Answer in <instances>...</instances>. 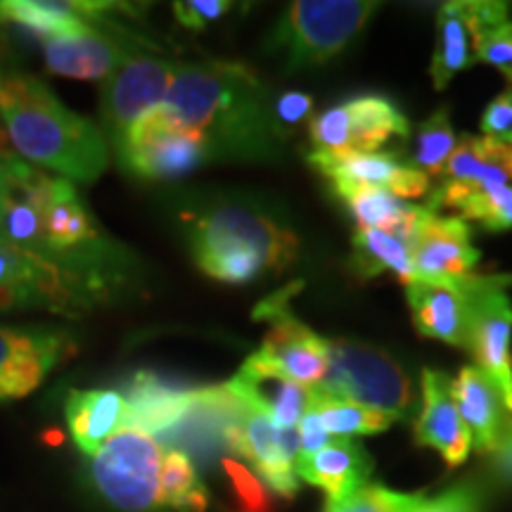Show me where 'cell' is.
Returning a JSON list of instances; mask_svg holds the SVG:
<instances>
[{
	"mask_svg": "<svg viewBox=\"0 0 512 512\" xmlns=\"http://www.w3.org/2000/svg\"><path fill=\"white\" fill-rule=\"evenodd\" d=\"M0 119L17 157L67 181L93 183L110 164V145L95 124L62 105L36 76L0 64Z\"/></svg>",
	"mask_w": 512,
	"mask_h": 512,
	"instance_id": "obj_2",
	"label": "cell"
},
{
	"mask_svg": "<svg viewBox=\"0 0 512 512\" xmlns=\"http://www.w3.org/2000/svg\"><path fill=\"white\" fill-rule=\"evenodd\" d=\"M439 183L512 188V143L486 136H463L446 162Z\"/></svg>",
	"mask_w": 512,
	"mask_h": 512,
	"instance_id": "obj_26",
	"label": "cell"
},
{
	"mask_svg": "<svg viewBox=\"0 0 512 512\" xmlns=\"http://www.w3.org/2000/svg\"><path fill=\"white\" fill-rule=\"evenodd\" d=\"M114 147L121 166L140 181H176L211 159L207 138L164 105L136 121Z\"/></svg>",
	"mask_w": 512,
	"mask_h": 512,
	"instance_id": "obj_6",
	"label": "cell"
},
{
	"mask_svg": "<svg viewBox=\"0 0 512 512\" xmlns=\"http://www.w3.org/2000/svg\"><path fill=\"white\" fill-rule=\"evenodd\" d=\"M57 330L0 328V401L22 399L46 380L64 356L72 354Z\"/></svg>",
	"mask_w": 512,
	"mask_h": 512,
	"instance_id": "obj_17",
	"label": "cell"
},
{
	"mask_svg": "<svg viewBox=\"0 0 512 512\" xmlns=\"http://www.w3.org/2000/svg\"><path fill=\"white\" fill-rule=\"evenodd\" d=\"M477 62H486L496 67L505 79L512 83V22L498 24V27L484 31L475 48Z\"/></svg>",
	"mask_w": 512,
	"mask_h": 512,
	"instance_id": "obj_37",
	"label": "cell"
},
{
	"mask_svg": "<svg viewBox=\"0 0 512 512\" xmlns=\"http://www.w3.org/2000/svg\"><path fill=\"white\" fill-rule=\"evenodd\" d=\"M453 396L472 434V448L479 453H494L512 415L501 389L477 366H465L453 380Z\"/></svg>",
	"mask_w": 512,
	"mask_h": 512,
	"instance_id": "obj_23",
	"label": "cell"
},
{
	"mask_svg": "<svg viewBox=\"0 0 512 512\" xmlns=\"http://www.w3.org/2000/svg\"><path fill=\"white\" fill-rule=\"evenodd\" d=\"M508 411L512 413V396H510V403H508Z\"/></svg>",
	"mask_w": 512,
	"mask_h": 512,
	"instance_id": "obj_49",
	"label": "cell"
},
{
	"mask_svg": "<svg viewBox=\"0 0 512 512\" xmlns=\"http://www.w3.org/2000/svg\"><path fill=\"white\" fill-rule=\"evenodd\" d=\"M43 235H46L48 254H67L95 240V226L88 211L76 197L72 183H67L60 195L50 202L43 214Z\"/></svg>",
	"mask_w": 512,
	"mask_h": 512,
	"instance_id": "obj_31",
	"label": "cell"
},
{
	"mask_svg": "<svg viewBox=\"0 0 512 512\" xmlns=\"http://www.w3.org/2000/svg\"><path fill=\"white\" fill-rule=\"evenodd\" d=\"M46 46V69L50 74L67 76L79 81H100L114 74V69L131 53V36L121 27L105 22H91L79 34L57 36L43 43Z\"/></svg>",
	"mask_w": 512,
	"mask_h": 512,
	"instance_id": "obj_14",
	"label": "cell"
},
{
	"mask_svg": "<svg viewBox=\"0 0 512 512\" xmlns=\"http://www.w3.org/2000/svg\"><path fill=\"white\" fill-rule=\"evenodd\" d=\"M430 211L451 209L458 219L475 221L486 230L512 228V188H479L463 183H439L425 204Z\"/></svg>",
	"mask_w": 512,
	"mask_h": 512,
	"instance_id": "obj_27",
	"label": "cell"
},
{
	"mask_svg": "<svg viewBox=\"0 0 512 512\" xmlns=\"http://www.w3.org/2000/svg\"><path fill=\"white\" fill-rule=\"evenodd\" d=\"M482 133L486 138L512 143V83L489 102L482 114Z\"/></svg>",
	"mask_w": 512,
	"mask_h": 512,
	"instance_id": "obj_42",
	"label": "cell"
},
{
	"mask_svg": "<svg viewBox=\"0 0 512 512\" xmlns=\"http://www.w3.org/2000/svg\"><path fill=\"white\" fill-rule=\"evenodd\" d=\"M328 373L318 392L354 401L394 420H413L418 392L413 377L392 354L354 339H328Z\"/></svg>",
	"mask_w": 512,
	"mask_h": 512,
	"instance_id": "obj_5",
	"label": "cell"
},
{
	"mask_svg": "<svg viewBox=\"0 0 512 512\" xmlns=\"http://www.w3.org/2000/svg\"><path fill=\"white\" fill-rule=\"evenodd\" d=\"M313 112V98L306 93H283L278 100L273 102V117L275 126H278L280 136L287 138L302 121L311 119Z\"/></svg>",
	"mask_w": 512,
	"mask_h": 512,
	"instance_id": "obj_41",
	"label": "cell"
},
{
	"mask_svg": "<svg viewBox=\"0 0 512 512\" xmlns=\"http://www.w3.org/2000/svg\"><path fill=\"white\" fill-rule=\"evenodd\" d=\"M230 392L247 406L273 418L280 430H292L311 408L313 389L294 382L264 358L252 354L228 382Z\"/></svg>",
	"mask_w": 512,
	"mask_h": 512,
	"instance_id": "obj_19",
	"label": "cell"
},
{
	"mask_svg": "<svg viewBox=\"0 0 512 512\" xmlns=\"http://www.w3.org/2000/svg\"><path fill=\"white\" fill-rule=\"evenodd\" d=\"M297 432H299V441H302V453H299V456H309V453H316L332 441V437L328 432H325L323 422H320L318 413L313 411V408H309V411L304 413L302 422L297 425Z\"/></svg>",
	"mask_w": 512,
	"mask_h": 512,
	"instance_id": "obj_43",
	"label": "cell"
},
{
	"mask_svg": "<svg viewBox=\"0 0 512 512\" xmlns=\"http://www.w3.org/2000/svg\"><path fill=\"white\" fill-rule=\"evenodd\" d=\"M351 128V152H380L392 138L406 140L411 133V121L406 119L392 100L380 95L344 102Z\"/></svg>",
	"mask_w": 512,
	"mask_h": 512,
	"instance_id": "obj_28",
	"label": "cell"
},
{
	"mask_svg": "<svg viewBox=\"0 0 512 512\" xmlns=\"http://www.w3.org/2000/svg\"><path fill=\"white\" fill-rule=\"evenodd\" d=\"M67 273L55 256L31 252L0 238V311L48 306L67 311L76 304Z\"/></svg>",
	"mask_w": 512,
	"mask_h": 512,
	"instance_id": "obj_12",
	"label": "cell"
},
{
	"mask_svg": "<svg viewBox=\"0 0 512 512\" xmlns=\"http://www.w3.org/2000/svg\"><path fill=\"white\" fill-rule=\"evenodd\" d=\"M422 503V494H401L384 484H366L354 496L328 503L325 512H418Z\"/></svg>",
	"mask_w": 512,
	"mask_h": 512,
	"instance_id": "obj_36",
	"label": "cell"
},
{
	"mask_svg": "<svg viewBox=\"0 0 512 512\" xmlns=\"http://www.w3.org/2000/svg\"><path fill=\"white\" fill-rule=\"evenodd\" d=\"M48 441H50V444H62V434L60 432H50Z\"/></svg>",
	"mask_w": 512,
	"mask_h": 512,
	"instance_id": "obj_48",
	"label": "cell"
},
{
	"mask_svg": "<svg viewBox=\"0 0 512 512\" xmlns=\"http://www.w3.org/2000/svg\"><path fill=\"white\" fill-rule=\"evenodd\" d=\"M0 238L31 252L48 254L46 235H43V216L31 207L27 197L8 181L0 195Z\"/></svg>",
	"mask_w": 512,
	"mask_h": 512,
	"instance_id": "obj_34",
	"label": "cell"
},
{
	"mask_svg": "<svg viewBox=\"0 0 512 512\" xmlns=\"http://www.w3.org/2000/svg\"><path fill=\"white\" fill-rule=\"evenodd\" d=\"M195 389H183L162 377L140 370L131 377L124 401L126 415L121 427H136L155 439H164L188 415Z\"/></svg>",
	"mask_w": 512,
	"mask_h": 512,
	"instance_id": "obj_20",
	"label": "cell"
},
{
	"mask_svg": "<svg viewBox=\"0 0 512 512\" xmlns=\"http://www.w3.org/2000/svg\"><path fill=\"white\" fill-rule=\"evenodd\" d=\"M335 192L339 200L347 204L358 228H375L392 233L396 238L411 240L415 230L427 216V207L399 200L384 188H370V185H337Z\"/></svg>",
	"mask_w": 512,
	"mask_h": 512,
	"instance_id": "obj_24",
	"label": "cell"
},
{
	"mask_svg": "<svg viewBox=\"0 0 512 512\" xmlns=\"http://www.w3.org/2000/svg\"><path fill=\"white\" fill-rule=\"evenodd\" d=\"M221 439L230 451L249 460L273 491L285 498L297 494L299 477L294 460L285 453L283 434L273 418L242 401L240 413L223 427Z\"/></svg>",
	"mask_w": 512,
	"mask_h": 512,
	"instance_id": "obj_15",
	"label": "cell"
},
{
	"mask_svg": "<svg viewBox=\"0 0 512 512\" xmlns=\"http://www.w3.org/2000/svg\"><path fill=\"white\" fill-rule=\"evenodd\" d=\"M456 145L458 140L451 126V114H448V107H441L420 124L418 138H415L413 145V157L408 164L425 176L439 178L444 174L446 162L451 159Z\"/></svg>",
	"mask_w": 512,
	"mask_h": 512,
	"instance_id": "obj_35",
	"label": "cell"
},
{
	"mask_svg": "<svg viewBox=\"0 0 512 512\" xmlns=\"http://www.w3.org/2000/svg\"><path fill=\"white\" fill-rule=\"evenodd\" d=\"M294 290H299V285L271 294L254 309V320H268L271 325L259 351L254 354L285 373L290 380L313 389L328 373V339L316 335L294 316L290 309Z\"/></svg>",
	"mask_w": 512,
	"mask_h": 512,
	"instance_id": "obj_9",
	"label": "cell"
},
{
	"mask_svg": "<svg viewBox=\"0 0 512 512\" xmlns=\"http://www.w3.org/2000/svg\"><path fill=\"white\" fill-rule=\"evenodd\" d=\"M422 408L415 420V441L434 448L448 467L463 465L472 451V434L453 396V380L441 370L425 368L420 375Z\"/></svg>",
	"mask_w": 512,
	"mask_h": 512,
	"instance_id": "obj_18",
	"label": "cell"
},
{
	"mask_svg": "<svg viewBox=\"0 0 512 512\" xmlns=\"http://www.w3.org/2000/svg\"><path fill=\"white\" fill-rule=\"evenodd\" d=\"M15 157V155H12ZM12 157H0V195H3L5 188H8L10 181V159Z\"/></svg>",
	"mask_w": 512,
	"mask_h": 512,
	"instance_id": "obj_46",
	"label": "cell"
},
{
	"mask_svg": "<svg viewBox=\"0 0 512 512\" xmlns=\"http://www.w3.org/2000/svg\"><path fill=\"white\" fill-rule=\"evenodd\" d=\"M311 408L318 413L320 422H323L325 432L332 439H354L366 437V434H380L387 432L394 425V418L384 415L373 408L361 406V403L335 399L318 389H313Z\"/></svg>",
	"mask_w": 512,
	"mask_h": 512,
	"instance_id": "obj_33",
	"label": "cell"
},
{
	"mask_svg": "<svg viewBox=\"0 0 512 512\" xmlns=\"http://www.w3.org/2000/svg\"><path fill=\"white\" fill-rule=\"evenodd\" d=\"M190 252L200 271L228 285L280 273L297 259L299 240L283 223L245 204H219L192 221Z\"/></svg>",
	"mask_w": 512,
	"mask_h": 512,
	"instance_id": "obj_3",
	"label": "cell"
},
{
	"mask_svg": "<svg viewBox=\"0 0 512 512\" xmlns=\"http://www.w3.org/2000/svg\"><path fill=\"white\" fill-rule=\"evenodd\" d=\"M510 5L498 0H451L437 15V50L432 57V81L444 91L458 72L477 62L475 48L484 31L508 22Z\"/></svg>",
	"mask_w": 512,
	"mask_h": 512,
	"instance_id": "obj_11",
	"label": "cell"
},
{
	"mask_svg": "<svg viewBox=\"0 0 512 512\" xmlns=\"http://www.w3.org/2000/svg\"><path fill=\"white\" fill-rule=\"evenodd\" d=\"M311 166L335 185H370L384 188L399 200H418L430 192V176L411 164L396 162L389 152H311Z\"/></svg>",
	"mask_w": 512,
	"mask_h": 512,
	"instance_id": "obj_16",
	"label": "cell"
},
{
	"mask_svg": "<svg viewBox=\"0 0 512 512\" xmlns=\"http://www.w3.org/2000/svg\"><path fill=\"white\" fill-rule=\"evenodd\" d=\"M174 76V62L138 50V53L128 55L114 69V74L102 81L100 110L112 143H117L145 114L164 105Z\"/></svg>",
	"mask_w": 512,
	"mask_h": 512,
	"instance_id": "obj_10",
	"label": "cell"
},
{
	"mask_svg": "<svg viewBox=\"0 0 512 512\" xmlns=\"http://www.w3.org/2000/svg\"><path fill=\"white\" fill-rule=\"evenodd\" d=\"M93 19L83 17L74 3L53 0H0V24H17L38 41L79 34Z\"/></svg>",
	"mask_w": 512,
	"mask_h": 512,
	"instance_id": "obj_29",
	"label": "cell"
},
{
	"mask_svg": "<svg viewBox=\"0 0 512 512\" xmlns=\"http://www.w3.org/2000/svg\"><path fill=\"white\" fill-rule=\"evenodd\" d=\"M377 10L373 0H297L278 17L266 50L285 57L287 72L318 67L342 55Z\"/></svg>",
	"mask_w": 512,
	"mask_h": 512,
	"instance_id": "obj_4",
	"label": "cell"
},
{
	"mask_svg": "<svg viewBox=\"0 0 512 512\" xmlns=\"http://www.w3.org/2000/svg\"><path fill=\"white\" fill-rule=\"evenodd\" d=\"M223 470H226L230 482H233L235 494H238L240 503L245 505L249 512H268V496H266L264 484L252 475L249 467H245L233 458H226L223 460Z\"/></svg>",
	"mask_w": 512,
	"mask_h": 512,
	"instance_id": "obj_38",
	"label": "cell"
},
{
	"mask_svg": "<svg viewBox=\"0 0 512 512\" xmlns=\"http://www.w3.org/2000/svg\"><path fill=\"white\" fill-rule=\"evenodd\" d=\"M164 107L207 138L211 157L271 159L285 143L266 86L245 64H178Z\"/></svg>",
	"mask_w": 512,
	"mask_h": 512,
	"instance_id": "obj_1",
	"label": "cell"
},
{
	"mask_svg": "<svg viewBox=\"0 0 512 512\" xmlns=\"http://www.w3.org/2000/svg\"><path fill=\"white\" fill-rule=\"evenodd\" d=\"M470 238L472 233L467 221L427 211L415 235L408 240L415 280L451 285L472 275L479 252Z\"/></svg>",
	"mask_w": 512,
	"mask_h": 512,
	"instance_id": "obj_13",
	"label": "cell"
},
{
	"mask_svg": "<svg viewBox=\"0 0 512 512\" xmlns=\"http://www.w3.org/2000/svg\"><path fill=\"white\" fill-rule=\"evenodd\" d=\"M297 477L328 494V503L354 496L373 475V458L354 439H332L328 446L294 463Z\"/></svg>",
	"mask_w": 512,
	"mask_h": 512,
	"instance_id": "obj_21",
	"label": "cell"
},
{
	"mask_svg": "<svg viewBox=\"0 0 512 512\" xmlns=\"http://www.w3.org/2000/svg\"><path fill=\"white\" fill-rule=\"evenodd\" d=\"M408 306H411L413 325L422 337L439 339L451 347L467 351V294L463 280L451 285L413 280L406 285Z\"/></svg>",
	"mask_w": 512,
	"mask_h": 512,
	"instance_id": "obj_22",
	"label": "cell"
},
{
	"mask_svg": "<svg viewBox=\"0 0 512 512\" xmlns=\"http://www.w3.org/2000/svg\"><path fill=\"white\" fill-rule=\"evenodd\" d=\"M233 10L228 0H178L174 3V15L185 29L202 31L207 24L226 17Z\"/></svg>",
	"mask_w": 512,
	"mask_h": 512,
	"instance_id": "obj_39",
	"label": "cell"
},
{
	"mask_svg": "<svg viewBox=\"0 0 512 512\" xmlns=\"http://www.w3.org/2000/svg\"><path fill=\"white\" fill-rule=\"evenodd\" d=\"M508 278L501 275H467L463 287L467 294V351L477 368L501 389L505 406L512 396V302L508 297Z\"/></svg>",
	"mask_w": 512,
	"mask_h": 512,
	"instance_id": "obj_8",
	"label": "cell"
},
{
	"mask_svg": "<svg viewBox=\"0 0 512 512\" xmlns=\"http://www.w3.org/2000/svg\"><path fill=\"white\" fill-rule=\"evenodd\" d=\"M91 458L93 484L107 503L121 512L157 508L164 453L155 437L119 427Z\"/></svg>",
	"mask_w": 512,
	"mask_h": 512,
	"instance_id": "obj_7",
	"label": "cell"
},
{
	"mask_svg": "<svg viewBox=\"0 0 512 512\" xmlns=\"http://www.w3.org/2000/svg\"><path fill=\"white\" fill-rule=\"evenodd\" d=\"M69 432L86 456H95L100 446L124 425V394L112 389H72L64 403Z\"/></svg>",
	"mask_w": 512,
	"mask_h": 512,
	"instance_id": "obj_25",
	"label": "cell"
},
{
	"mask_svg": "<svg viewBox=\"0 0 512 512\" xmlns=\"http://www.w3.org/2000/svg\"><path fill=\"white\" fill-rule=\"evenodd\" d=\"M12 155H15V150H12L8 128H5L3 121H0V157H12Z\"/></svg>",
	"mask_w": 512,
	"mask_h": 512,
	"instance_id": "obj_45",
	"label": "cell"
},
{
	"mask_svg": "<svg viewBox=\"0 0 512 512\" xmlns=\"http://www.w3.org/2000/svg\"><path fill=\"white\" fill-rule=\"evenodd\" d=\"M5 55H8V43H5V36H3V31H0V60H3Z\"/></svg>",
	"mask_w": 512,
	"mask_h": 512,
	"instance_id": "obj_47",
	"label": "cell"
},
{
	"mask_svg": "<svg viewBox=\"0 0 512 512\" xmlns=\"http://www.w3.org/2000/svg\"><path fill=\"white\" fill-rule=\"evenodd\" d=\"M494 456H496V465H498V470H501V475L512 482V415H510L508 425H505L503 437H501V441H498Z\"/></svg>",
	"mask_w": 512,
	"mask_h": 512,
	"instance_id": "obj_44",
	"label": "cell"
},
{
	"mask_svg": "<svg viewBox=\"0 0 512 512\" xmlns=\"http://www.w3.org/2000/svg\"><path fill=\"white\" fill-rule=\"evenodd\" d=\"M354 266L361 278L392 273L403 285L413 283L415 268L411 247L403 238L375 228H356L354 233Z\"/></svg>",
	"mask_w": 512,
	"mask_h": 512,
	"instance_id": "obj_30",
	"label": "cell"
},
{
	"mask_svg": "<svg viewBox=\"0 0 512 512\" xmlns=\"http://www.w3.org/2000/svg\"><path fill=\"white\" fill-rule=\"evenodd\" d=\"M157 505L171 512H204L209 505V494L197 477L190 456L178 448H171L162 458L159 472Z\"/></svg>",
	"mask_w": 512,
	"mask_h": 512,
	"instance_id": "obj_32",
	"label": "cell"
},
{
	"mask_svg": "<svg viewBox=\"0 0 512 512\" xmlns=\"http://www.w3.org/2000/svg\"><path fill=\"white\" fill-rule=\"evenodd\" d=\"M482 491L475 484H458L444 494L425 498L418 512H482Z\"/></svg>",
	"mask_w": 512,
	"mask_h": 512,
	"instance_id": "obj_40",
	"label": "cell"
}]
</instances>
